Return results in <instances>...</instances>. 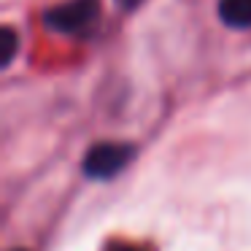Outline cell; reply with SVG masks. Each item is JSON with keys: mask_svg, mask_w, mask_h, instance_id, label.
<instances>
[{"mask_svg": "<svg viewBox=\"0 0 251 251\" xmlns=\"http://www.w3.org/2000/svg\"><path fill=\"white\" fill-rule=\"evenodd\" d=\"M116 3H119L122 8H135L138 3H141V0H116Z\"/></svg>", "mask_w": 251, "mask_h": 251, "instance_id": "cell-5", "label": "cell"}, {"mask_svg": "<svg viewBox=\"0 0 251 251\" xmlns=\"http://www.w3.org/2000/svg\"><path fill=\"white\" fill-rule=\"evenodd\" d=\"M100 0H68L57 8H49L44 14L46 27L62 35H81L98 22Z\"/></svg>", "mask_w": 251, "mask_h": 251, "instance_id": "cell-1", "label": "cell"}, {"mask_svg": "<svg viewBox=\"0 0 251 251\" xmlns=\"http://www.w3.org/2000/svg\"><path fill=\"white\" fill-rule=\"evenodd\" d=\"M132 146L130 143H98L89 149V154L84 157V176L89 178H114L122 168L132 159Z\"/></svg>", "mask_w": 251, "mask_h": 251, "instance_id": "cell-2", "label": "cell"}, {"mask_svg": "<svg viewBox=\"0 0 251 251\" xmlns=\"http://www.w3.org/2000/svg\"><path fill=\"white\" fill-rule=\"evenodd\" d=\"M219 19L227 27L249 30L251 27V0H219Z\"/></svg>", "mask_w": 251, "mask_h": 251, "instance_id": "cell-3", "label": "cell"}, {"mask_svg": "<svg viewBox=\"0 0 251 251\" xmlns=\"http://www.w3.org/2000/svg\"><path fill=\"white\" fill-rule=\"evenodd\" d=\"M17 46H19V41H17V30L6 25V27H3V54H0V65H3V68H8V65L14 62Z\"/></svg>", "mask_w": 251, "mask_h": 251, "instance_id": "cell-4", "label": "cell"}]
</instances>
